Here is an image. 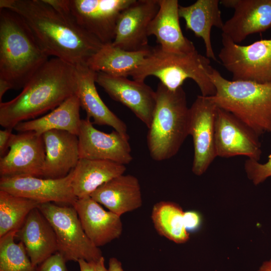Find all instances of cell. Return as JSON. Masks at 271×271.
<instances>
[{
    "label": "cell",
    "instance_id": "34",
    "mask_svg": "<svg viewBox=\"0 0 271 271\" xmlns=\"http://www.w3.org/2000/svg\"><path fill=\"white\" fill-rule=\"evenodd\" d=\"M13 129L5 128L0 130V157L5 156L10 148V143L13 136Z\"/></svg>",
    "mask_w": 271,
    "mask_h": 271
},
{
    "label": "cell",
    "instance_id": "21",
    "mask_svg": "<svg viewBox=\"0 0 271 271\" xmlns=\"http://www.w3.org/2000/svg\"><path fill=\"white\" fill-rule=\"evenodd\" d=\"M77 88L76 94L81 107L85 110L87 118H92L93 123L108 125L122 135L129 137L125 123L105 104L97 92L96 72L90 69L86 64L75 66Z\"/></svg>",
    "mask_w": 271,
    "mask_h": 271
},
{
    "label": "cell",
    "instance_id": "9",
    "mask_svg": "<svg viewBox=\"0 0 271 271\" xmlns=\"http://www.w3.org/2000/svg\"><path fill=\"white\" fill-rule=\"evenodd\" d=\"M218 57L232 80L271 83V39L240 45L222 34Z\"/></svg>",
    "mask_w": 271,
    "mask_h": 271
},
{
    "label": "cell",
    "instance_id": "33",
    "mask_svg": "<svg viewBox=\"0 0 271 271\" xmlns=\"http://www.w3.org/2000/svg\"><path fill=\"white\" fill-rule=\"evenodd\" d=\"M201 217L195 211H188L184 213V223L187 231L194 232L198 229L201 225Z\"/></svg>",
    "mask_w": 271,
    "mask_h": 271
},
{
    "label": "cell",
    "instance_id": "5",
    "mask_svg": "<svg viewBox=\"0 0 271 271\" xmlns=\"http://www.w3.org/2000/svg\"><path fill=\"white\" fill-rule=\"evenodd\" d=\"M156 93L147 143L151 158L160 162L175 156L189 136V108L182 87L170 90L160 82Z\"/></svg>",
    "mask_w": 271,
    "mask_h": 271
},
{
    "label": "cell",
    "instance_id": "17",
    "mask_svg": "<svg viewBox=\"0 0 271 271\" xmlns=\"http://www.w3.org/2000/svg\"><path fill=\"white\" fill-rule=\"evenodd\" d=\"M220 4L234 10L221 31L236 44L271 27V0H221Z\"/></svg>",
    "mask_w": 271,
    "mask_h": 271
},
{
    "label": "cell",
    "instance_id": "14",
    "mask_svg": "<svg viewBox=\"0 0 271 271\" xmlns=\"http://www.w3.org/2000/svg\"><path fill=\"white\" fill-rule=\"evenodd\" d=\"M96 83L113 100L128 107L149 128L156 104V93L144 82L96 72Z\"/></svg>",
    "mask_w": 271,
    "mask_h": 271
},
{
    "label": "cell",
    "instance_id": "38",
    "mask_svg": "<svg viewBox=\"0 0 271 271\" xmlns=\"http://www.w3.org/2000/svg\"><path fill=\"white\" fill-rule=\"evenodd\" d=\"M94 269L95 271H107V269L105 266L103 256L94 263Z\"/></svg>",
    "mask_w": 271,
    "mask_h": 271
},
{
    "label": "cell",
    "instance_id": "8",
    "mask_svg": "<svg viewBox=\"0 0 271 271\" xmlns=\"http://www.w3.org/2000/svg\"><path fill=\"white\" fill-rule=\"evenodd\" d=\"M102 44L112 43L121 13L134 0H47Z\"/></svg>",
    "mask_w": 271,
    "mask_h": 271
},
{
    "label": "cell",
    "instance_id": "11",
    "mask_svg": "<svg viewBox=\"0 0 271 271\" xmlns=\"http://www.w3.org/2000/svg\"><path fill=\"white\" fill-rule=\"evenodd\" d=\"M9 148L0 158L1 177L43 178L46 151L42 135L34 131L14 134Z\"/></svg>",
    "mask_w": 271,
    "mask_h": 271
},
{
    "label": "cell",
    "instance_id": "30",
    "mask_svg": "<svg viewBox=\"0 0 271 271\" xmlns=\"http://www.w3.org/2000/svg\"><path fill=\"white\" fill-rule=\"evenodd\" d=\"M17 232L0 237V271H36L24 243L15 241Z\"/></svg>",
    "mask_w": 271,
    "mask_h": 271
},
{
    "label": "cell",
    "instance_id": "12",
    "mask_svg": "<svg viewBox=\"0 0 271 271\" xmlns=\"http://www.w3.org/2000/svg\"><path fill=\"white\" fill-rule=\"evenodd\" d=\"M258 137L232 114L218 107L215 127L217 157L243 156L258 161L261 155Z\"/></svg>",
    "mask_w": 271,
    "mask_h": 271
},
{
    "label": "cell",
    "instance_id": "31",
    "mask_svg": "<svg viewBox=\"0 0 271 271\" xmlns=\"http://www.w3.org/2000/svg\"><path fill=\"white\" fill-rule=\"evenodd\" d=\"M244 169L247 177L253 184L257 185L262 183L271 177V154L264 164L248 159L245 162Z\"/></svg>",
    "mask_w": 271,
    "mask_h": 271
},
{
    "label": "cell",
    "instance_id": "6",
    "mask_svg": "<svg viewBox=\"0 0 271 271\" xmlns=\"http://www.w3.org/2000/svg\"><path fill=\"white\" fill-rule=\"evenodd\" d=\"M213 68L210 59L197 50L188 53H175L163 51L160 47H151L149 54L129 76L139 82L153 76L170 90L182 87L188 79L193 80L203 96L214 95L216 90L209 74Z\"/></svg>",
    "mask_w": 271,
    "mask_h": 271
},
{
    "label": "cell",
    "instance_id": "36",
    "mask_svg": "<svg viewBox=\"0 0 271 271\" xmlns=\"http://www.w3.org/2000/svg\"><path fill=\"white\" fill-rule=\"evenodd\" d=\"M80 271H95L94 263L88 262L83 259L78 261Z\"/></svg>",
    "mask_w": 271,
    "mask_h": 271
},
{
    "label": "cell",
    "instance_id": "29",
    "mask_svg": "<svg viewBox=\"0 0 271 271\" xmlns=\"http://www.w3.org/2000/svg\"><path fill=\"white\" fill-rule=\"evenodd\" d=\"M40 203L0 190V237L18 231L29 213Z\"/></svg>",
    "mask_w": 271,
    "mask_h": 271
},
{
    "label": "cell",
    "instance_id": "13",
    "mask_svg": "<svg viewBox=\"0 0 271 271\" xmlns=\"http://www.w3.org/2000/svg\"><path fill=\"white\" fill-rule=\"evenodd\" d=\"M72 170L66 177L56 179L35 177H1L0 190L44 203L73 206L77 198L72 186Z\"/></svg>",
    "mask_w": 271,
    "mask_h": 271
},
{
    "label": "cell",
    "instance_id": "23",
    "mask_svg": "<svg viewBox=\"0 0 271 271\" xmlns=\"http://www.w3.org/2000/svg\"><path fill=\"white\" fill-rule=\"evenodd\" d=\"M90 196L119 216L140 208L143 204L139 181L129 174H123L112 179Z\"/></svg>",
    "mask_w": 271,
    "mask_h": 271
},
{
    "label": "cell",
    "instance_id": "39",
    "mask_svg": "<svg viewBox=\"0 0 271 271\" xmlns=\"http://www.w3.org/2000/svg\"><path fill=\"white\" fill-rule=\"evenodd\" d=\"M257 271H271V258L263 261Z\"/></svg>",
    "mask_w": 271,
    "mask_h": 271
},
{
    "label": "cell",
    "instance_id": "1",
    "mask_svg": "<svg viewBox=\"0 0 271 271\" xmlns=\"http://www.w3.org/2000/svg\"><path fill=\"white\" fill-rule=\"evenodd\" d=\"M1 9L22 19L49 57L74 66L86 64L103 45L47 0H1Z\"/></svg>",
    "mask_w": 271,
    "mask_h": 271
},
{
    "label": "cell",
    "instance_id": "35",
    "mask_svg": "<svg viewBox=\"0 0 271 271\" xmlns=\"http://www.w3.org/2000/svg\"><path fill=\"white\" fill-rule=\"evenodd\" d=\"M107 271H124L121 262L115 257H111L109 260Z\"/></svg>",
    "mask_w": 271,
    "mask_h": 271
},
{
    "label": "cell",
    "instance_id": "4",
    "mask_svg": "<svg viewBox=\"0 0 271 271\" xmlns=\"http://www.w3.org/2000/svg\"><path fill=\"white\" fill-rule=\"evenodd\" d=\"M216 92L209 99L258 137L271 133V83L228 80L215 69L209 74Z\"/></svg>",
    "mask_w": 271,
    "mask_h": 271
},
{
    "label": "cell",
    "instance_id": "16",
    "mask_svg": "<svg viewBox=\"0 0 271 271\" xmlns=\"http://www.w3.org/2000/svg\"><path fill=\"white\" fill-rule=\"evenodd\" d=\"M80 159L102 160L122 165L132 160L129 137L113 130L105 133L97 129L89 119H81L79 133Z\"/></svg>",
    "mask_w": 271,
    "mask_h": 271
},
{
    "label": "cell",
    "instance_id": "10",
    "mask_svg": "<svg viewBox=\"0 0 271 271\" xmlns=\"http://www.w3.org/2000/svg\"><path fill=\"white\" fill-rule=\"evenodd\" d=\"M218 107L208 97L197 96L189 107V135L192 137V172L201 176L217 157L215 146V120Z\"/></svg>",
    "mask_w": 271,
    "mask_h": 271
},
{
    "label": "cell",
    "instance_id": "32",
    "mask_svg": "<svg viewBox=\"0 0 271 271\" xmlns=\"http://www.w3.org/2000/svg\"><path fill=\"white\" fill-rule=\"evenodd\" d=\"M66 261L57 252L38 265L36 271H68Z\"/></svg>",
    "mask_w": 271,
    "mask_h": 271
},
{
    "label": "cell",
    "instance_id": "7",
    "mask_svg": "<svg viewBox=\"0 0 271 271\" xmlns=\"http://www.w3.org/2000/svg\"><path fill=\"white\" fill-rule=\"evenodd\" d=\"M38 208L52 226L57 239L58 252L66 261L83 259L95 262L103 256L99 247L85 233L73 206L48 202L40 204Z\"/></svg>",
    "mask_w": 271,
    "mask_h": 271
},
{
    "label": "cell",
    "instance_id": "15",
    "mask_svg": "<svg viewBox=\"0 0 271 271\" xmlns=\"http://www.w3.org/2000/svg\"><path fill=\"white\" fill-rule=\"evenodd\" d=\"M159 9V0H134L120 14L112 44L128 51L149 49L148 28Z\"/></svg>",
    "mask_w": 271,
    "mask_h": 271
},
{
    "label": "cell",
    "instance_id": "22",
    "mask_svg": "<svg viewBox=\"0 0 271 271\" xmlns=\"http://www.w3.org/2000/svg\"><path fill=\"white\" fill-rule=\"evenodd\" d=\"M16 237L24 243L28 256L35 266L58 252L55 233L38 208L29 213Z\"/></svg>",
    "mask_w": 271,
    "mask_h": 271
},
{
    "label": "cell",
    "instance_id": "28",
    "mask_svg": "<svg viewBox=\"0 0 271 271\" xmlns=\"http://www.w3.org/2000/svg\"><path fill=\"white\" fill-rule=\"evenodd\" d=\"M184 213L177 204L166 201L156 203L151 218L158 233L178 244L186 242L189 238L184 223Z\"/></svg>",
    "mask_w": 271,
    "mask_h": 271
},
{
    "label": "cell",
    "instance_id": "25",
    "mask_svg": "<svg viewBox=\"0 0 271 271\" xmlns=\"http://www.w3.org/2000/svg\"><path fill=\"white\" fill-rule=\"evenodd\" d=\"M124 165L102 160L80 159L73 169L72 186L77 198L88 197L98 187L123 174Z\"/></svg>",
    "mask_w": 271,
    "mask_h": 271
},
{
    "label": "cell",
    "instance_id": "18",
    "mask_svg": "<svg viewBox=\"0 0 271 271\" xmlns=\"http://www.w3.org/2000/svg\"><path fill=\"white\" fill-rule=\"evenodd\" d=\"M73 206L85 233L96 247L104 245L121 235L123 227L120 216L105 210L90 196L77 198Z\"/></svg>",
    "mask_w": 271,
    "mask_h": 271
},
{
    "label": "cell",
    "instance_id": "37",
    "mask_svg": "<svg viewBox=\"0 0 271 271\" xmlns=\"http://www.w3.org/2000/svg\"><path fill=\"white\" fill-rule=\"evenodd\" d=\"M12 89L11 85L6 81L0 79V102L4 94L9 89Z\"/></svg>",
    "mask_w": 271,
    "mask_h": 271
},
{
    "label": "cell",
    "instance_id": "19",
    "mask_svg": "<svg viewBox=\"0 0 271 271\" xmlns=\"http://www.w3.org/2000/svg\"><path fill=\"white\" fill-rule=\"evenodd\" d=\"M42 136L46 151L43 178L56 179L66 177L80 159L78 136L56 129Z\"/></svg>",
    "mask_w": 271,
    "mask_h": 271
},
{
    "label": "cell",
    "instance_id": "26",
    "mask_svg": "<svg viewBox=\"0 0 271 271\" xmlns=\"http://www.w3.org/2000/svg\"><path fill=\"white\" fill-rule=\"evenodd\" d=\"M80 107L79 100L75 94L46 115L21 122L14 129L20 132L34 131L39 135L51 130H62L78 136L81 120Z\"/></svg>",
    "mask_w": 271,
    "mask_h": 271
},
{
    "label": "cell",
    "instance_id": "20",
    "mask_svg": "<svg viewBox=\"0 0 271 271\" xmlns=\"http://www.w3.org/2000/svg\"><path fill=\"white\" fill-rule=\"evenodd\" d=\"M159 10L150 24L148 34L156 37L161 49L166 52L188 53L196 49L181 29L177 0H159Z\"/></svg>",
    "mask_w": 271,
    "mask_h": 271
},
{
    "label": "cell",
    "instance_id": "24",
    "mask_svg": "<svg viewBox=\"0 0 271 271\" xmlns=\"http://www.w3.org/2000/svg\"><path fill=\"white\" fill-rule=\"evenodd\" d=\"M219 3L218 0H197L191 5L179 7V17L185 20L186 29L203 40L206 57L214 61L217 60L211 43V29L215 27L221 30L224 25Z\"/></svg>",
    "mask_w": 271,
    "mask_h": 271
},
{
    "label": "cell",
    "instance_id": "3",
    "mask_svg": "<svg viewBox=\"0 0 271 271\" xmlns=\"http://www.w3.org/2000/svg\"><path fill=\"white\" fill-rule=\"evenodd\" d=\"M48 58L22 19L0 9V79L23 88Z\"/></svg>",
    "mask_w": 271,
    "mask_h": 271
},
{
    "label": "cell",
    "instance_id": "27",
    "mask_svg": "<svg viewBox=\"0 0 271 271\" xmlns=\"http://www.w3.org/2000/svg\"><path fill=\"white\" fill-rule=\"evenodd\" d=\"M151 47L139 51H128L103 44L86 62L91 70L114 76L128 77L149 54Z\"/></svg>",
    "mask_w": 271,
    "mask_h": 271
},
{
    "label": "cell",
    "instance_id": "2",
    "mask_svg": "<svg viewBox=\"0 0 271 271\" xmlns=\"http://www.w3.org/2000/svg\"><path fill=\"white\" fill-rule=\"evenodd\" d=\"M75 66L57 58L49 59L12 100L0 102V124L14 129L19 123L52 111L77 91Z\"/></svg>",
    "mask_w": 271,
    "mask_h": 271
}]
</instances>
